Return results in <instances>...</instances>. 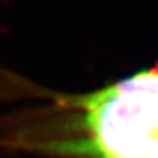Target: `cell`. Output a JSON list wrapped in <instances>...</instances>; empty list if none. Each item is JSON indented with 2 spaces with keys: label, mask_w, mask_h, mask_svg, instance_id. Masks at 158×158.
Segmentation results:
<instances>
[{
  "label": "cell",
  "mask_w": 158,
  "mask_h": 158,
  "mask_svg": "<svg viewBox=\"0 0 158 158\" xmlns=\"http://www.w3.org/2000/svg\"><path fill=\"white\" fill-rule=\"evenodd\" d=\"M0 119V148L56 158H158V68L89 94H47Z\"/></svg>",
  "instance_id": "1"
}]
</instances>
